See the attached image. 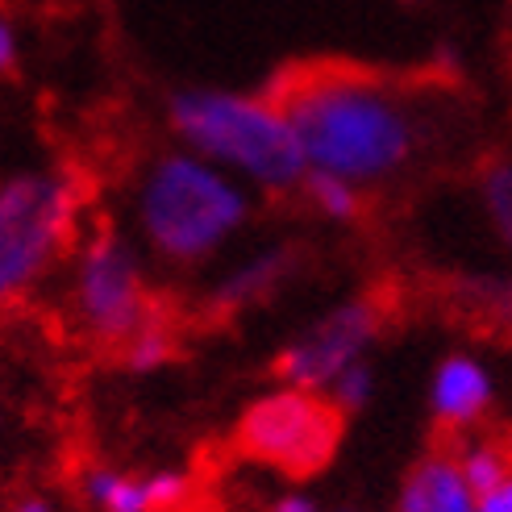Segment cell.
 Wrapping results in <instances>:
<instances>
[{
	"mask_svg": "<svg viewBox=\"0 0 512 512\" xmlns=\"http://www.w3.org/2000/svg\"><path fill=\"white\" fill-rule=\"evenodd\" d=\"M309 171L375 188L404 175L429 146V117L413 88L350 63L292 67L267 88Z\"/></svg>",
	"mask_w": 512,
	"mask_h": 512,
	"instance_id": "6da1fadb",
	"label": "cell"
},
{
	"mask_svg": "<svg viewBox=\"0 0 512 512\" xmlns=\"http://www.w3.org/2000/svg\"><path fill=\"white\" fill-rule=\"evenodd\" d=\"M130 209L150 259L171 271H196L250 225L254 192L192 150L167 146L142 163Z\"/></svg>",
	"mask_w": 512,
	"mask_h": 512,
	"instance_id": "7a4b0ae2",
	"label": "cell"
},
{
	"mask_svg": "<svg viewBox=\"0 0 512 512\" xmlns=\"http://www.w3.org/2000/svg\"><path fill=\"white\" fill-rule=\"evenodd\" d=\"M167 125L179 146L250 192L288 196L309 175L292 121L267 92L175 88L167 96Z\"/></svg>",
	"mask_w": 512,
	"mask_h": 512,
	"instance_id": "3957f363",
	"label": "cell"
},
{
	"mask_svg": "<svg viewBox=\"0 0 512 512\" xmlns=\"http://www.w3.org/2000/svg\"><path fill=\"white\" fill-rule=\"evenodd\" d=\"M80 184L67 171L0 179V309L42 288L80 242Z\"/></svg>",
	"mask_w": 512,
	"mask_h": 512,
	"instance_id": "277c9868",
	"label": "cell"
},
{
	"mask_svg": "<svg viewBox=\"0 0 512 512\" xmlns=\"http://www.w3.org/2000/svg\"><path fill=\"white\" fill-rule=\"evenodd\" d=\"M163 309L142 267L134 242L113 225H100L71 250L67 279V317L88 346L117 354L146 321Z\"/></svg>",
	"mask_w": 512,
	"mask_h": 512,
	"instance_id": "5b68a950",
	"label": "cell"
},
{
	"mask_svg": "<svg viewBox=\"0 0 512 512\" xmlns=\"http://www.w3.org/2000/svg\"><path fill=\"white\" fill-rule=\"evenodd\" d=\"M342 429L346 417L321 392L279 383V388L254 396L242 408L234 446L259 467H271L292 479H309L334 463L342 446Z\"/></svg>",
	"mask_w": 512,
	"mask_h": 512,
	"instance_id": "8992f818",
	"label": "cell"
},
{
	"mask_svg": "<svg viewBox=\"0 0 512 512\" xmlns=\"http://www.w3.org/2000/svg\"><path fill=\"white\" fill-rule=\"evenodd\" d=\"M388 300L379 292H358L338 300L334 309H325L317 321H309L300 334L275 354V379L284 388H304V392H329L342 371L354 363H367L371 346L379 342L383 325H388Z\"/></svg>",
	"mask_w": 512,
	"mask_h": 512,
	"instance_id": "52a82bcc",
	"label": "cell"
},
{
	"mask_svg": "<svg viewBox=\"0 0 512 512\" xmlns=\"http://www.w3.org/2000/svg\"><path fill=\"white\" fill-rule=\"evenodd\" d=\"M304 267V250L292 246V242H279V246H263L238 259L225 275L213 279L209 296H204V309L213 317H238V313H250L259 304L275 300L284 292L292 279L300 275Z\"/></svg>",
	"mask_w": 512,
	"mask_h": 512,
	"instance_id": "ba28073f",
	"label": "cell"
},
{
	"mask_svg": "<svg viewBox=\"0 0 512 512\" xmlns=\"http://www.w3.org/2000/svg\"><path fill=\"white\" fill-rule=\"evenodd\" d=\"M192 492L188 471H121V467H84L80 496L96 512H175Z\"/></svg>",
	"mask_w": 512,
	"mask_h": 512,
	"instance_id": "9c48e42d",
	"label": "cell"
},
{
	"mask_svg": "<svg viewBox=\"0 0 512 512\" xmlns=\"http://www.w3.org/2000/svg\"><path fill=\"white\" fill-rule=\"evenodd\" d=\"M496 379L475 354H446L429 379V413L446 433H463L488 417Z\"/></svg>",
	"mask_w": 512,
	"mask_h": 512,
	"instance_id": "30bf717a",
	"label": "cell"
},
{
	"mask_svg": "<svg viewBox=\"0 0 512 512\" xmlns=\"http://www.w3.org/2000/svg\"><path fill=\"white\" fill-rule=\"evenodd\" d=\"M396 512H475V492L467 488L454 450H433L404 475Z\"/></svg>",
	"mask_w": 512,
	"mask_h": 512,
	"instance_id": "8fae6325",
	"label": "cell"
},
{
	"mask_svg": "<svg viewBox=\"0 0 512 512\" xmlns=\"http://www.w3.org/2000/svg\"><path fill=\"white\" fill-rule=\"evenodd\" d=\"M175 354H179V338H175L167 313H159L155 321H146L113 358L121 363V371H130V375H155L167 363H175Z\"/></svg>",
	"mask_w": 512,
	"mask_h": 512,
	"instance_id": "7c38bea8",
	"label": "cell"
},
{
	"mask_svg": "<svg viewBox=\"0 0 512 512\" xmlns=\"http://www.w3.org/2000/svg\"><path fill=\"white\" fill-rule=\"evenodd\" d=\"M300 196L309 200V209L334 225H354L363 217V188L346 184L338 175H321V171H309L300 184Z\"/></svg>",
	"mask_w": 512,
	"mask_h": 512,
	"instance_id": "4fadbf2b",
	"label": "cell"
},
{
	"mask_svg": "<svg viewBox=\"0 0 512 512\" xmlns=\"http://www.w3.org/2000/svg\"><path fill=\"white\" fill-rule=\"evenodd\" d=\"M454 463H458V471H463L467 488L475 496L492 492L504 479H512V450L500 446V442H488V438H475L463 450H454Z\"/></svg>",
	"mask_w": 512,
	"mask_h": 512,
	"instance_id": "5bb4252c",
	"label": "cell"
},
{
	"mask_svg": "<svg viewBox=\"0 0 512 512\" xmlns=\"http://www.w3.org/2000/svg\"><path fill=\"white\" fill-rule=\"evenodd\" d=\"M479 204L496 242L512 250V159H496L479 171Z\"/></svg>",
	"mask_w": 512,
	"mask_h": 512,
	"instance_id": "9a60e30c",
	"label": "cell"
},
{
	"mask_svg": "<svg viewBox=\"0 0 512 512\" xmlns=\"http://www.w3.org/2000/svg\"><path fill=\"white\" fill-rule=\"evenodd\" d=\"M467 309L492 329H512V275H483L467 284Z\"/></svg>",
	"mask_w": 512,
	"mask_h": 512,
	"instance_id": "2e32d148",
	"label": "cell"
},
{
	"mask_svg": "<svg viewBox=\"0 0 512 512\" xmlns=\"http://www.w3.org/2000/svg\"><path fill=\"white\" fill-rule=\"evenodd\" d=\"M325 400L334 404L342 417L363 413V408L375 400V367H371V358H367V363H354L350 371H342L334 383H329Z\"/></svg>",
	"mask_w": 512,
	"mask_h": 512,
	"instance_id": "e0dca14e",
	"label": "cell"
},
{
	"mask_svg": "<svg viewBox=\"0 0 512 512\" xmlns=\"http://www.w3.org/2000/svg\"><path fill=\"white\" fill-rule=\"evenodd\" d=\"M17 67H21V34L13 17L0 9V75H13Z\"/></svg>",
	"mask_w": 512,
	"mask_h": 512,
	"instance_id": "ac0fdd59",
	"label": "cell"
},
{
	"mask_svg": "<svg viewBox=\"0 0 512 512\" xmlns=\"http://www.w3.org/2000/svg\"><path fill=\"white\" fill-rule=\"evenodd\" d=\"M267 512H321V504L309 496V492H284V496H275L271 504H267Z\"/></svg>",
	"mask_w": 512,
	"mask_h": 512,
	"instance_id": "d6986e66",
	"label": "cell"
},
{
	"mask_svg": "<svg viewBox=\"0 0 512 512\" xmlns=\"http://www.w3.org/2000/svg\"><path fill=\"white\" fill-rule=\"evenodd\" d=\"M475 512H512V479H504L492 492L475 496Z\"/></svg>",
	"mask_w": 512,
	"mask_h": 512,
	"instance_id": "ffe728a7",
	"label": "cell"
},
{
	"mask_svg": "<svg viewBox=\"0 0 512 512\" xmlns=\"http://www.w3.org/2000/svg\"><path fill=\"white\" fill-rule=\"evenodd\" d=\"M5 512H59L55 508V500H50V496H42V492H30V496H17Z\"/></svg>",
	"mask_w": 512,
	"mask_h": 512,
	"instance_id": "44dd1931",
	"label": "cell"
}]
</instances>
